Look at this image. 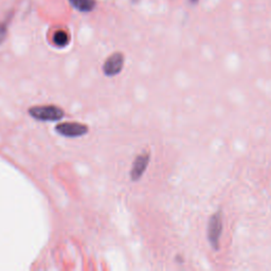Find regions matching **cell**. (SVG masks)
Returning <instances> with one entry per match:
<instances>
[{
	"mask_svg": "<svg viewBox=\"0 0 271 271\" xmlns=\"http://www.w3.org/2000/svg\"><path fill=\"white\" fill-rule=\"evenodd\" d=\"M29 113L34 119L40 121H57L64 117L63 109L53 105L35 106L30 108Z\"/></svg>",
	"mask_w": 271,
	"mask_h": 271,
	"instance_id": "cell-1",
	"label": "cell"
},
{
	"mask_svg": "<svg viewBox=\"0 0 271 271\" xmlns=\"http://www.w3.org/2000/svg\"><path fill=\"white\" fill-rule=\"evenodd\" d=\"M222 232V217L221 213L216 212L213 216L210 218L209 221V232H208V237L209 241L211 242L212 247L215 250L219 249V239Z\"/></svg>",
	"mask_w": 271,
	"mask_h": 271,
	"instance_id": "cell-2",
	"label": "cell"
},
{
	"mask_svg": "<svg viewBox=\"0 0 271 271\" xmlns=\"http://www.w3.org/2000/svg\"><path fill=\"white\" fill-rule=\"evenodd\" d=\"M124 66V55L120 52L111 54L103 65V71L107 77H114L122 71Z\"/></svg>",
	"mask_w": 271,
	"mask_h": 271,
	"instance_id": "cell-3",
	"label": "cell"
},
{
	"mask_svg": "<svg viewBox=\"0 0 271 271\" xmlns=\"http://www.w3.org/2000/svg\"><path fill=\"white\" fill-rule=\"evenodd\" d=\"M57 132L66 137H81L88 133V127L81 123L65 122L57 126Z\"/></svg>",
	"mask_w": 271,
	"mask_h": 271,
	"instance_id": "cell-4",
	"label": "cell"
},
{
	"mask_svg": "<svg viewBox=\"0 0 271 271\" xmlns=\"http://www.w3.org/2000/svg\"><path fill=\"white\" fill-rule=\"evenodd\" d=\"M149 159H151V154H149V152L139 155L135 159L132 171H130V178H132V180L137 181L141 178L142 175L146 171V167L149 163Z\"/></svg>",
	"mask_w": 271,
	"mask_h": 271,
	"instance_id": "cell-5",
	"label": "cell"
},
{
	"mask_svg": "<svg viewBox=\"0 0 271 271\" xmlns=\"http://www.w3.org/2000/svg\"><path fill=\"white\" fill-rule=\"evenodd\" d=\"M71 6L83 13L91 12L96 8V0H69Z\"/></svg>",
	"mask_w": 271,
	"mask_h": 271,
	"instance_id": "cell-6",
	"label": "cell"
},
{
	"mask_svg": "<svg viewBox=\"0 0 271 271\" xmlns=\"http://www.w3.org/2000/svg\"><path fill=\"white\" fill-rule=\"evenodd\" d=\"M53 43L59 47H65L69 43V36L67 32L63 30H59L53 35Z\"/></svg>",
	"mask_w": 271,
	"mask_h": 271,
	"instance_id": "cell-7",
	"label": "cell"
},
{
	"mask_svg": "<svg viewBox=\"0 0 271 271\" xmlns=\"http://www.w3.org/2000/svg\"><path fill=\"white\" fill-rule=\"evenodd\" d=\"M7 26H8L7 21L0 24V43L5 40V37L7 35Z\"/></svg>",
	"mask_w": 271,
	"mask_h": 271,
	"instance_id": "cell-8",
	"label": "cell"
},
{
	"mask_svg": "<svg viewBox=\"0 0 271 271\" xmlns=\"http://www.w3.org/2000/svg\"><path fill=\"white\" fill-rule=\"evenodd\" d=\"M197 2H198V0H191V3H192V4H196Z\"/></svg>",
	"mask_w": 271,
	"mask_h": 271,
	"instance_id": "cell-9",
	"label": "cell"
},
{
	"mask_svg": "<svg viewBox=\"0 0 271 271\" xmlns=\"http://www.w3.org/2000/svg\"><path fill=\"white\" fill-rule=\"evenodd\" d=\"M133 2H134V3H137V2H138V0H133Z\"/></svg>",
	"mask_w": 271,
	"mask_h": 271,
	"instance_id": "cell-10",
	"label": "cell"
}]
</instances>
